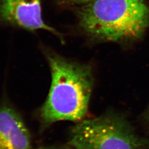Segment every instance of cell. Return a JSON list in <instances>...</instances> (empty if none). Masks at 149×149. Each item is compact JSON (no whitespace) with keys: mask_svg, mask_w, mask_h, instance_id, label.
<instances>
[{"mask_svg":"<svg viewBox=\"0 0 149 149\" xmlns=\"http://www.w3.org/2000/svg\"><path fill=\"white\" fill-rule=\"evenodd\" d=\"M52 82L40 110L44 127L61 120L79 123L88 111L94 85L90 65L81 64L54 53L47 54Z\"/></svg>","mask_w":149,"mask_h":149,"instance_id":"obj_1","label":"cell"},{"mask_svg":"<svg viewBox=\"0 0 149 149\" xmlns=\"http://www.w3.org/2000/svg\"><path fill=\"white\" fill-rule=\"evenodd\" d=\"M81 27L103 42H127L140 39L149 27L145 0H93L79 11Z\"/></svg>","mask_w":149,"mask_h":149,"instance_id":"obj_2","label":"cell"},{"mask_svg":"<svg viewBox=\"0 0 149 149\" xmlns=\"http://www.w3.org/2000/svg\"><path fill=\"white\" fill-rule=\"evenodd\" d=\"M67 144L74 149H149V139L138 134L125 116L114 112L77 123Z\"/></svg>","mask_w":149,"mask_h":149,"instance_id":"obj_3","label":"cell"},{"mask_svg":"<svg viewBox=\"0 0 149 149\" xmlns=\"http://www.w3.org/2000/svg\"><path fill=\"white\" fill-rule=\"evenodd\" d=\"M0 23L30 31L43 29L61 37L56 29L44 23L40 0H0Z\"/></svg>","mask_w":149,"mask_h":149,"instance_id":"obj_4","label":"cell"},{"mask_svg":"<svg viewBox=\"0 0 149 149\" xmlns=\"http://www.w3.org/2000/svg\"><path fill=\"white\" fill-rule=\"evenodd\" d=\"M0 149H32L29 132L19 113L0 107Z\"/></svg>","mask_w":149,"mask_h":149,"instance_id":"obj_5","label":"cell"},{"mask_svg":"<svg viewBox=\"0 0 149 149\" xmlns=\"http://www.w3.org/2000/svg\"><path fill=\"white\" fill-rule=\"evenodd\" d=\"M37 149H74L68 144L64 146H52L48 147H42Z\"/></svg>","mask_w":149,"mask_h":149,"instance_id":"obj_6","label":"cell"},{"mask_svg":"<svg viewBox=\"0 0 149 149\" xmlns=\"http://www.w3.org/2000/svg\"><path fill=\"white\" fill-rule=\"evenodd\" d=\"M143 120L145 125L149 130V106L145 111V112H144Z\"/></svg>","mask_w":149,"mask_h":149,"instance_id":"obj_7","label":"cell"},{"mask_svg":"<svg viewBox=\"0 0 149 149\" xmlns=\"http://www.w3.org/2000/svg\"><path fill=\"white\" fill-rule=\"evenodd\" d=\"M93 0H70L72 3H78V4H85L86 3H88L90 1H92Z\"/></svg>","mask_w":149,"mask_h":149,"instance_id":"obj_8","label":"cell"}]
</instances>
